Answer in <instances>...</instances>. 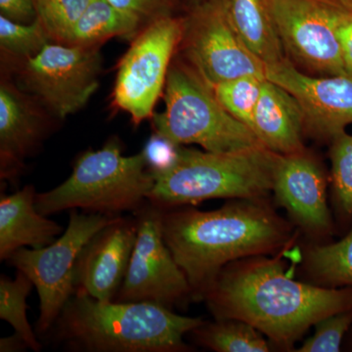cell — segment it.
<instances>
[{
    "mask_svg": "<svg viewBox=\"0 0 352 352\" xmlns=\"http://www.w3.org/2000/svg\"><path fill=\"white\" fill-rule=\"evenodd\" d=\"M38 17L53 41L63 43L92 0H34Z\"/></svg>",
    "mask_w": 352,
    "mask_h": 352,
    "instance_id": "26",
    "label": "cell"
},
{
    "mask_svg": "<svg viewBox=\"0 0 352 352\" xmlns=\"http://www.w3.org/2000/svg\"><path fill=\"white\" fill-rule=\"evenodd\" d=\"M264 80L258 76H242L219 83L212 89L227 112L251 129Z\"/></svg>",
    "mask_w": 352,
    "mask_h": 352,
    "instance_id": "24",
    "label": "cell"
},
{
    "mask_svg": "<svg viewBox=\"0 0 352 352\" xmlns=\"http://www.w3.org/2000/svg\"><path fill=\"white\" fill-rule=\"evenodd\" d=\"M204 321L153 302H103L74 295L55 322V337L74 351H185L184 336Z\"/></svg>",
    "mask_w": 352,
    "mask_h": 352,
    "instance_id": "3",
    "label": "cell"
},
{
    "mask_svg": "<svg viewBox=\"0 0 352 352\" xmlns=\"http://www.w3.org/2000/svg\"><path fill=\"white\" fill-rule=\"evenodd\" d=\"M251 129L264 147L279 155L305 150V115L295 97L271 80H263Z\"/></svg>",
    "mask_w": 352,
    "mask_h": 352,
    "instance_id": "17",
    "label": "cell"
},
{
    "mask_svg": "<svg viewBox=\"0 0 352 352\" xmlns=\"http://www.w3.org/2000/svg\"><path fill=\"white\" fill-rule=\"evenodd\" d=\"M201 346L217 352H266L270 344L251 324L239 319H221L201 324L192 331Z\"/></svg>",
    "mask_w": 352,
    "mask_h": 352,
    "instance_id": "21",
    "label": "cell"
},
{
    "mask_svg": "<svg viewBox=\"0 0 352 352\" xmlns=\"http://www.w3.org/2000/svg\"><path fill=\"white\" fill-rule=\"evenodd\" d=\"M119 217L71 210L66 231L52 244L39 249L22 248L7 259L13 267L24 272L38 289L39 335L54 326L65 305L75 294L76 263L83 247L95 233Z\"/></svg>",
    "mask_w": 352,
    "mask_h": 352,
    "instance_id": "7",
    "label": "cell"
},
{
    "mask_svg": "<svg viewBox=\"0 0 352 352\" xmlns=\"http://www.w3.org/2000/svg\"><path fill=\"white\" fill-rule=\"evenodd\" d=\"M270 1L285 53L294 64L312 76H349L337 36L349 8L328 0Z\"/></svg>",
    "mask_w": 352,
    "mask_h": 352,
    "instance_id": "10",
    "label": "cell"
},
{
    "mask_svg": "<svg viewBox=\"0 0 352 352\" xmlns=\"http://www.w3.org/2000/svg\"><path fill=\"white\" fill-rule=\"evenodd\" d=\"M261 200L236 201L210 212L163 208L164 241L186 275L194 300H203L228 264L270 254L288 243L291 227Z\"/></svg>",
    "mask_w": 352,
    "mask_h": 352,
    "instance_id": "2",
    "label": "cell"
},
{
    "mask_svg": "<svg viewBox=\"0 0 352 352\" xmlns=\"http://www.w3.org/2000/svg\"><path fill=\"white\" fill-rule=\"evenodd\" d=\"M120 10L131 14L141 25L151 24L162 18L173 16L179 0H108Z\"/></svg>",
    "mask_w": 352,
    "mask_h": 352,
    "instance_id": "29",
    "label": "cell"
},
{
    "mask_svg": "<svg viewBox=\"0 0 352 352\" xmlns=\"http://www.w3.org/2000/svg\"><path fill=\"white\" fill-rule=\"evenodd\" d=\"M36 192L32 185L0 198V259L7 261L22 248L39 249L52 244L63 231L57 222L41 214L36 207Z\"/></svg>",
    "mask_w": 352,
    "mask_h": 352,
    "instance_id": "18",
    "label": "cell"
},
{
    "mask_svg": "<svg viewBox=\"0 0 352 352\" xmlns=\"http://www.w3.org/2000/svg\"><path fill=\"white\" fill-rule=\"evenodd\" d=\"M1 16L14 22L30 24L38 17L34 0H0Z\"/></svg>",
    "mask_w": 352,
    "mask_h": 352,
    "instance_id": "31",
    "label": "cell"
},
{
    "mask_svg": "<svg viewBox=\"0 0 352 352\" xmlns=\"http://www.w3.org/2000/svg\"><path fill=\"white\" fill-rule=\"evenodd\" d=\"M279 156L264 146L231 153L180 146L170 168L151 170L154 186L148 201L170 208L214 199L261 200L272 191Z\"/></svg>",
    "mask_w": 352,
    "mask_h": 352,
    "instance_id": "4",
    "label": "cell"
},
{
    "mask_svg": "<svg viewBox=\"0 0 352 352\" xmlns=\"http://www.w3.org/2000/svg\"><path fill=\"white\" fill-rule=\"evenodd\" d=\"M333 191L342 212L352 214V135L346 131L332 138L330 150Z\"/></svg>",
    "mask_w": 352,
    "mask_h": 352,
    "instance_id": "27",
    "label": "cell"
},
{
    "mask_svg": "<svg viewBox=\"0 0 352 352\" xmlns=\"http://www.w3.org/2000/svg\"><path fill=\"white\" fill-rule=\"evenodd\" d=\"M34 285L22 271L17 270L14 279L0 278V318L8 322L15 333L27 342L29 349L41 351V346L27 317V298Z\"/></svg>",
    "mask_w": 352,
    "mask_h": 352,
    "instance_id": "23",
    "label": "cell"
},
{
    "mask_svg": "<svg viewBox=\"0 0 352 352\" xmlns=\"http://www.w3.org/2000/svg\"><path fill=\"white\" fill-rule=\"evenodd\" d=\"M352 324V310L338 312L315 324L312 337L305 340L300 352H337Z\"/></svg>",
    "mask_w": 352,
    "mask_h": 352,
    "instance_id": "28",
    "label": "cell"
},
{
    "mask_svg": "<svg viewBox=\"0 0 352 352\" xmlns=\"http://www.w3.org/2000/svg\"><path fill=\"white\" fill-rule=\"evenodd\" d=\"M133 214L138 235L115 300L153 302L171 309L193 298L188 279L164 241L163 208L148 201Z\"/></svg>",
    "mask_w": 352,
    "mask_h": 352,
    "instance_id": "9",
    "label": "cell"
},
{
    "mask_svg": "<svg viewBox=\"0 0 352 352\" xmlns=\"http://www.w3.org/2000/svg\"><path fill=\"white\" fill-rule=\"evenodd\" d=\"M153 186L154 176L143 153L124 156L120 143L113 138L101 149L83 152L71 175L56 188L36 193V207L46 217L76 208L120 215L145 205Z\"/></svg>",
    "mask_w": 352,
    "mask_h": 352,
    "instance_id": "5",
    "label": "cell"
},
{
    "mask_svg": "<svg viewBox=\"0 0 352 352\" xmlns=\"http://www.w3.org/2000/svg\"><path fill=\"white\" fill-rule=\"evenodd\" d=\"M328 1L335 2V3L340 4V6L346 7V8L352 10V0H328Z\"/></svg>",
    "mask_w": 352,
    "mask_h": 352,
    "instance_id": "34",
    "label": "cell"
},
{
    "mask_svg": "<svg viewBox=\"0 0 352 352\" xmlns=\"http://www.w3.org/2000/svg\"><path fill=\"white\" fill-rule=\"evenodd\" d=\"M50 38L47 30L38 17L30 24L14 22L0 16V45L12 56L25 60L36 56Z\"/></svg>",
    "mask_w": 352,
    "mask_h": 352,
    "instance_id": "25",
    "label": "cell"
},
{
    "mask_svg": "<svg viewBox=\"0 0 352 352\" xmlns=\"http://www.w3.org/2000/svg\"><path fill=\"white\" fill-rule=\"evenodd\" d=\"M142 29L138 19L108 0H92L72 28L63 44L83 47L99 46L116 36L131 38Z\"/></svg>",
    "mask_w": 352,
    "mask_h": 352,
    "instance_id": "20",
    "label": "cell"
},
{
    "mask_svg": "<svg viewBox=\"0 0 352 352\" xmlns=\"http://www.w3.org/2000/svg\"><path fill=\"white\" fill-rule=\"evenodd\" d=\"M342 59L347 75L352 76V10L346 9L337 27Z\"/></svg>",
    "mask_w": 352,
    "mask_h": 352,
    "instance_id": "32",
    "label": "cell"
},
{
    "mask_svg": "<svg viewBox=\"0 0 352 352\" xmlns=\"http://www.w3.org/2000/svg\"><path fill=\"white\" fill-rule=\"evenodd\" d=\"M265 76L295 97L314 135L332 140L352 124V76L302 73L288 57L266 65Z\"/></svg>",
    "mask_w": 352,
    "mask_h": 352,
    "instance_id": "13",
    "label": "cell"
},
{
    "mask_svg": "<svg viewBox=\"0 0 352 352\" xmlns=\"http://www.w3.org/2000/svg\"><path fill=\"white\" fill-rule=\"evenodd\" d=\"M136 235L135 219L122 217L95 233L76 261V295L115 300L126 277Z\"/></svg>",
    "mask_w": 352,
    "mask_h": 352,
    "instance_id": "14",
    "label": "cell"
},
{
    "mask_svg": "<svg viewBox=\"0 0 352 352\" xmlns=\"http://www.w3.org/2000/svg\"><path fill=\"white\" fill-rule=\"evenodd\" d=\"M203 300L217 320L247 322L283 347L325 317L352 310V289L296 281L279 259L256 256L226 265Z\"/></svg>",
    "mask_w": 352,
    "mask_h": 352,
    "instance_id": "1",
    "label": "cell"
},
{
    "mask_svg": "<svg viewBox=\"0 0 352 352\" xmlns=\"http://www.w3.org/2000/svg\"><path fill=\"white\" fill-rule=\"evenodd\" d=\"M180 146H176L168 139L155 133L147 141L143 155L152 171H161L170 168L175 163Z\"/></svg>",
    "mask_w": 352,
    "mask_h": 352,
    "instance_id": "30",
    "label": "cell"
},
{
    "mask_svg": "<svg viewBox=\"0 0 352 352\" xmlns=\"http://www.w3.org/2000/svg\"><path fill=\"white\" fill-rule=\"evenodd\" d=\"M241 41L264 65L283 61V44L273 19L270 0H219Z\"/></svg>",
    "mask_w": 352,
    "mask_h": 352,
    "instance_id": "19",
    "label": "cell"
},
{
    "mask_svg": "<svg viewBox=\"0 0 352 352\" xmlns=\"http://www.w3.org/2000/svg\"><path fill=\"white\" fill-rule=\"evenodd\" d=\"M307 267L312 277L327 288L352 286V231L339 242L311 248Z\"/></svg>",
    "mask_w": 352,
    "mask_h": 352,
    "instance_id": "22",
    "label": "cell"
},
{
    "mask_svg": "<svg viewBox=\"0 0 352 352\" xmlns=\"http://www.w3.org/2000/svg\"><path fill=\"white\" fill-rule=\"evenodd\" d=\"M185 19L168 16L146 25L120 60L113 104L135 124L154 115L166 87L171 57L184 34Z\"/></svg>",
    "mask_w": 352,
    "mask_h": 352,
    "instance_id": "8",
    "label": "cell"
},
{
    "mask_svg": "<svg viewBox=\"0 0 352 352\" xmlns=\"http://www.w3.org/2000/svg\"><path fill=\"white\" fill-rule=\"evenodd\" d=\"M326 187L320 166L305 150L280 155L272 191L277 203L305 232L322 235L330 230Z\"/></svg>",
    "mask_w": 352,
    "mask_h": 352,
    "instance_id": "15",
    "label": "cell"
},
{
    "mask_svg": "<svg viewBox=\"0 0 352 352\" xmlns=\"http://www.w3.org/2000/svg\"><path fill=\"white\" fill-rule=\"evenodd\" d=\"M99 46L47 43L36 56L25 60L22 83L58 119L63 120L87 105L99 87Z\"/></svg>",
    "mask_w": 352,
    "mask_h": 352,
    "instance_id": "11",
    "label": "cell"
},
{
    "mask_svg": "<svg viewBox=\"0 0 352 352\" xmlns=\"http://www.w3.org/2000/svg\"><path fill=\"white\" fill-rule=\"evenodd\" d=\"M164 110L153 115L155 133L176 146L200 145L205 151L231 153L263 146L249 126L230 115L190 66L168 71Z\"/></svg>",
    "mask_w": 352,
    "mask_h": 352,
    "instance_id": "6",
    "label": "cell"
},
{
    "mask_svg": "<svg viewBox=\"0 0 352 352\" xmlns=\"http://www.w3.org/2000/svg\"><path fill=\"white\" fill-rule=\"evenodd\" d=\"M185 54L191 68L210 87L252 76L266 78L265 65L248 50L219 0H200L185 18Z\"/></svg>",
    "mask_w": 352,
    "mask_h": 352,
    "instance_id": "12",
    "label": "cell"
},
{
    "mask_svg": "<svg viewBox=\"0 0 352 352\" xmlns=\"http://www.w3.org/2000/svg\"><path fill=\"white\" fill-rule=\"evenodd\" d=\"M27 349H29L27 342L17 333L0 340V352L25 351Z\"/></svg>",
    "mask_w": 352,
    "mask_h": 352,
    "instance_id": "33",
    "label": "cell"
},
{
    "mask_svg": "<svg viewBox=\"0 0 352 352\" xmlns=\"http://www.w3.org/2000/svg\"><path fill=\"white\" fill-rule=\"evenodd\" d=\"M45 135L43 118L12 83L0 85V161L2 179L12 180L23 161L36 151Z\"/></svg>",
    "mask_w": 352,
    "mask_h": 352,
    "instance_id": "16",
    "label": "cell"
}]
</instances>
